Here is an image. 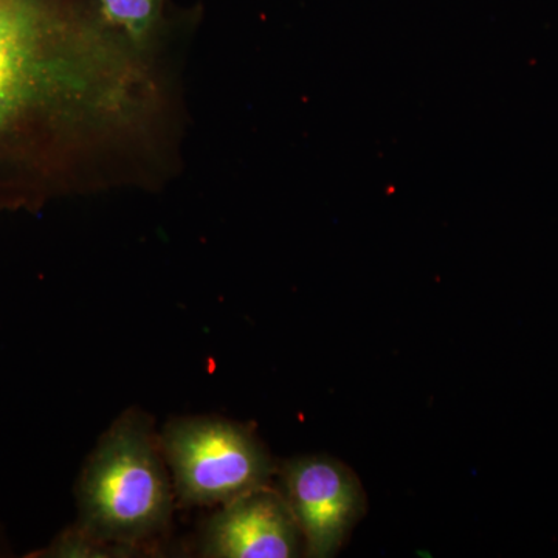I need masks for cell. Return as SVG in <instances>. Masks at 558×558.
Instances as JSON below:
<instances>
[{"label": "cell", "mask_w": 558, "mask_h": 558, "mask_svg": "<svg viewBox=\"0 0 558 558\" xmlns=\"http://www.w3.org/2000/svg\"><path fill=\"white\" fill-rule=\"evenodd\" d=\"M180 505H227L269 486L274 461L252 429L216 417L175 418L159 438Z\"/></svg>", "instance_id": "obj_3"}, {"label": "cell", "mask_w": 558, "mask_h": 558, "mask_svg": "<svg viewBox=\"0 0 558 558\" xmlns=\"http://www.w3.org/2000/svg\"><path fill=\"white\" fill-rule=\"evenodd\" d=\"M281 495L304 539V556H337L365 512L357 476L337 459L315 454L290 459L279 472Z\"/></svg>", "instance_id": "obj_4"}, {"label": "cell", "mask_w": 558, "mask_h": 558, "mask_svg": "<svg viewBox=\"0 0 558 558\" xmlns=\"http://www.w3.org/2000/svg\"><path fill=\"white\" fill-rule=\"evenodd\" d=\"M102 50L72 0H0V207L43 196L61 134L106 70Z\"/></svg>", "instance_id": "obj_1"}, {"label": "cell", "mask_w": 558, "mask_h": 558, "mask_svg": "<svg viewBox=\"0 0 558 558\" xmlns=\"http://www.w3.org/2000/svg\"><path fill=\"white\" fill-rule=\"evenodd\" d=\"M9 554V543H7L5 535H3L2 527H0V557Z\"/></svg>", "instance_id": "obj_8"}, {"label": "cell", "mask_w": 558, "mask_h": 558, "mask_svg": "<svg viewBox=\"0 0 558 558\" xmlns=\"http://www.w3.org/2000/svg\"><path fill=\"white\" fill-rule=\"evenodd\" d=\"M28 557L35 558H81V557H123L120 550L92 537L78 526L62 531L51 539L46 548L35 550Z\"/></svg>", "instance_id": "obj_7"}, {"label": "cell", "mask_w": 558, "mask_h": 558, "mask_svg": "<svg viewBox=\"0 0 558 558\" xmlns=\"http://www.w3.org/2000/svg\"><path fill=\"white\" fill-rule=\"evenodd\" d=\"M165 464L148 416H121L81 473L75 526L121 556H134L170 526L174 488Z\"/></svg>", "instance_id": "obj_2"}, {"label": "cell", "mask_w": 558, "mask_h": 558, "mask_svg": "<svg viewBox=\"0 0 558 558\" xmlns=\"http://www.w3.org/2000/svg\"><path fill=\"white\" fill-rule=\"evenodd\" d=\"M102 20L132 44H143L156 28L165 0H98Z\"/></svg>", "instance_id": "obj_6"}, {"label": "cell", "mask_w": 558, "mask_h": 558, "mask_svg": "<svg viewBox=\"0 0 558 558\" xmlns=\"http://www.w3.org/2000/svg\"><path fill=\"white\" fill-rule=\"evenodd\" d=\"M199 553L209 558H295L304 539L281 492L255 488L205 523Z\"/></svg>", "instance_id": "obj_5"}]
</instances>
